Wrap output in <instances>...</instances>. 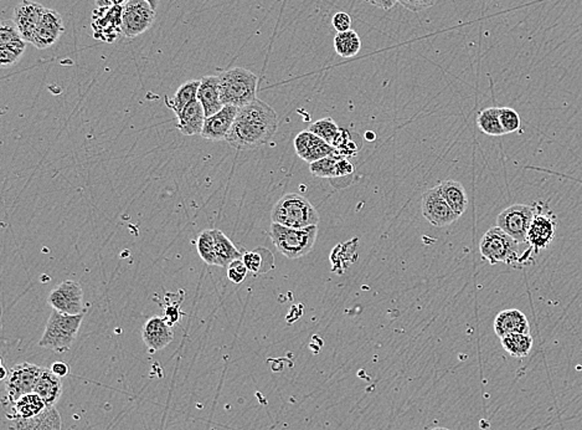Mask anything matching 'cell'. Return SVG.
<instances>
[{
  "instance_id": "6da1fadb",
  "label": "cell",
  "mask_w": 582,
  "mask_h": 430,
  "mask_svg": "<svg viewBox=\"0 0 582 430\" xmlns=\"http://www.w3.org/2000/svg\"><path fill=\"white\" fill-rule=\"evenodd\" d=\"M278 128V116L270 105L259 98L238 109L225 141L236 149H254L266 145Z\"/></svg>"
},
{
  "instance_id": "ac0fdd59",
  "label": "cell",
  "mask_w": 582,
  "mask_h": 430,
  "mask_svg": "<svg viewBox=\"0 0 582 430\" xmlns=\"http://www.w3.org/2000/svg\"><path fill=\"white\" fill-rule=\"evenodd\" d=\"M142 338L147 347L153 352L162 351L174 340L170 325L164 318L154 316L146 322L142 330Z\"/></svg>"
},
{
  "instance_id": "4fadbf2b",
  "label": "cell",
  "mask_w": 582,
  "mask_h": 430,
  "mask_svg": "<svg viewBox=\"0 0 582 430\" xmlns=\"http://www.w3.org/2000/svg\"><path fill=\"white\" fill-rule=\"evenodd\" d=\"M65 32L62 17L54 9H45L43 18L32 39V44L36 49H48L59 40Z\"/></svg>"
},
{
  "instance_id": "8d00e7d4",
  "label": "cell",
  "mask_w": 582,
  "mask_h": 430,
  "mask_svg": "<svg viewBox=\"0 0 582 430\" xmlns=\"http://www.w3.org/2000/svg\"><path fill=\"white\" fill-rule=\"evenodd\" d=\"M24 38L18 29L17 24L11 20H3L0 24V45H8L11 43L22 41Z\"/></svg>"
},
{
  "instance_id": "83f0119b",
  "label": "cell",
  "mask_w": 582,
  "mask_h": 430,
  "mask_svg": "<svg viewBox=\"0 0 582 430\" xmlns=\"http://www.w3.org/2000/svg\"><path fill=\"white\" fill-rule=\"evenodd\" d=\"M503 349L515 358L527 357L533 349V337L530 333H512L501 338Z\"/></svg>"
},
{
  "instance_id": "f1b7e54d",
  "label": "cell",
  "mask_w": 582,
  "mask_h": 430,
  "mask_svg": "<svg viewBox=\"0 0 582 430\" xmlns=\"http://www.w3.org/2000/svg\"><path fill=\"white\" fill-rule=\"evenodd\" d=\"M477 126L487 136H503V130L499 117V107H488L482 109L477 116Z\"/></svg>"
},
{
  "instance_id": "d590c367",
  "label": "cell",
  "mask_w": 582,
  "mask_h": 430,
  "mask_svg": "<svg viewBox=\"0 0 582 430\" xmlns=\"http://www.w3.org/2000/svg\"><path fill=\"white\" fill-rule=\"evenodd\" d=\"M499 117H501V127L506 132V135L520 130L522 121L515 109H510V107H499Z\"/></svg>"
},
{
  "instance_id": "44dd1931",
  "label": "cell",
  "mask_w": 582,
  "mask_h": 430,
  "mask_svg": "<svg viewBox=\"0 0 582 430\" xmlns=\"http://www.w3.org/2000/svg\"><path fill=\"white\" fill-rule=\"evenodd\" d=\"M177 119L179 131L185 136H196L203 132L206 119L205 111L196 98L182 111V114L177 116Z\"/></svg>"
},
{
  "instance_id": "ba28073f",
  "label": "cell",
  "mask_w": 582,
  "mask_h": 430,
  "mask_svg": "<svg viewBox=\"0 0 582 430\" xmlns=\"http://www.w3.org/2000/svg\"><path fill=\"white\" fill-rule=\"evenodd\" d=\"M156 17V11L146 0H128L122 9V33L137 38L153 27Z\"/></svg>"
},
{
  "instance_id": "ee69618b",
  "label": "cell",
  "mask_w": 582,
  "mask_h": 430,
  "mask_svg": "<svg viewBox=\"0 0 582 430\" xmlns=\"http://www.w3.org/2000/svg\"><path fill=\"white\" fill-rule=\"evenodd\" d=\"M95 4L97 8L100 9H102V8H111V6H114V3H112V0H95Z\"/></svg>"
},
{
  "instance_id": "7dc6e473",
  "label": "cell",
  "mask_w": 582,
  "mask_h": 430,
  "mask_svg": "<svg viewBox=\"0 0 582 430\" xmlns=\"http://www.w3.org/2000/svg\"><path fill=\"white\" fill-rule=\"evenodd\" d=\"M431 430H451V429H448V428H442V426H436V428H433V429H431Z\"/></svg>"
},
{
  "instance_id": "bcb514c9",
  "label": "cell",
  "mask_w": 582,
  "mask_h": 430,
  "mask_svg": "<svg viewBox=\"0 0 582 430\" xmlns=\"http://www.w3.org/2000/svg\"><path fill=\"white\" fill-rule=\"evenodd\" d=\"M128 0H112V3H114V6H123L126 3H127Z\"/></svg>"
},
{
  "instance_id": "277c9868",
  "label": "cell",
  "mask_w": 582,
  "mask_h": 430,
  "mask_svg": "<svg viewBox=\"0 0 582 430\" xmlns=\"http://www.w3.org/2000/svg\"><path fill=\"white\" fill-rule=\"evenodd\" d=\"M86 312L80 315H67L55 311L50 315L43 337L39 346L51 349L56 354H64L72 347Z\"/></svg>"
},
{
  "instance_id": "f6af8a7d",
  "label": "cell",
  "mask_w": 582,
  "mask_h": 430,
  "mask_svg": "<svg viewBox=\"0 0 582 430\" xmlns=\"http://www.w3.org/2000/svg\"><path fill=\"white\" fill-rule=\"evenodd\" d=\"M146 1L147 3H149V4H151V8H153L154 11H156V8L159 6V1H161V0H146Z\"/></svg>"
},
{
  "instance_id": "ab89813d",
  "label": "cell",
  "mask_w": 582,
  "mask_h": 430,
  "mask_svg": "<svg viewBox=\"0 0 582 430\" xmlns=\"http://www.w3.org/2000/svg\"><path fill=\"white\" fill-rule=\"evenodd\" d=\"M332 24L334 27L335 30L338 33H343V32H348L351 29V18L349 14H346L344 11H339L337 13L333 19H332Z\"/></svg>"
},
{
  "instance_id": "b9f144b4",
  "label": "cell",
  "mask_w": 582,
  "mask_h": 430,
  "mask_svg": "<svg viewBox=\"0 0 582 430\" xmlns=\"http://www.w3.org/2000/svg\"><path fill=\"white\" fill-rule=\"evenodd\" d=\"M51 370L56 376L62 378V377L67 376L70 368L69 365H66L65 362H55L54 365H51Z\"/></svg>"
},
{
  "instance_id": "603a6c76",
  "label": "cell",
  "mask_w": 582,
  "mask_h": 430,
  "mask_svg": "<svg viewBox=\"0 0 582 430\" xmlns=\"http://www.w3.org/2000/svg\"><path fill=\"white\" fill-rule=\"evenodd\" d=\"M46 404L36 393H29L19 398L15 403L6 407V417L9 419H27L41 413Z\"/></svg>"
},
{
  "instance_id": "9a60e30c",
  "label": "cell",
  "mask_w": 582,
  "mask_h": 430,
  "mask_svg": "<svg viewBox=\"0 0 582 430\" xmlns=\"http://www.w3.org/2000/svg\"><path fill=\"white\" fill-rule=\"evenodd\" d=\"M45 9V6L33 0H22V3L15 6L13 13V22L17 24L19 32L27 43H32L34 33L43 18Z\"/></svg>"
},
{
  "instance_id": "2e32d148",
  "label": "cell",
  "mask_w": 582,
  "mask_h": 430,
  "mask_svg": "<svg viewBox=\"0 0 582 430\" xmlns=\"http://www.w3.org/2000/svg\"><path fill=\"white\" fill-rule=\"evenodd\" d=\"M238 107L225 105L219 112L206 117L200 136L209 141H225L238 116Z\"/></svg>"
},
{
  "instance_id": "f35d334b",
  "label": "cell",
  "mask_w": 582,
  "mask_h": 430,
  "mask_svg": "<svg viewBox=\"0 0 582 430\" xmlns=\"http://www.w3.org/2000/svg\"><path fill=\"white\" fill-rule=\"evenodd\" d=\"M436 1L437 0H398V3H400L401 6L414 13L426 11L428 8L435 6Z\"/></svg>"
},
{
  "instance_id": "7c38bea8",
  "label": "cell",
  "mask_w": 582,
  "mask_h": 430,
  "mask_svg": "<svg viewBox=\"0 0 582 430\" xmlns=\"http://www.w3.org/2000/svg\"><path fill=\"white\" fill-rule=\"evenodd\" d=\"M122 9L123 6L97 8L93 11L92 29L95 39L112 43L122 33Z\"/></svg>"
},
{
  "instance_id": "7bdbcfd3",
  "label": "cell",
  "mask_w": 582,
  "mask_h": 430,
  "mask_svg": "<svg viewBox=\"0 0 582 430\" xmlns=\"http://www.w3.org/2000/svg\"><path fill=\"white\" fill-rule=\"evenodd\" d=\"M367 1L372 3V6L383 9V11L393 9L396 6V3H398V0H367Z\"/></svg>"
},
{
  "instance_id": "cb8c5ba5",
  "label": "cell",
  "mask_w": 582,
  "mask_h": 430,
  "mask_svg": "<svg viewBox=\"0 0 582 430\" xmlns=\"http://www.w3.org/2000/svg\"><path fill=\"white\" fill-rule=\"evenodd\" d=\"M15 430H61L62 422L55 407H46L41 413L27 419L14 420Z\"/></svg>"
},
{
  "instance_id": "7a4b0ae2",
  "label": "cell",
  "mask_w": 582,
  "mask_h": 430,
  "mask_svg": "<svg viewBox=\"0 0 582 430\" xmlns=\"http://www.w3.org/2000/svg\"><path fill=\"white\" fill-rule=\"evenodd\" d=\"M520 244L522 243L513 239L510 235L503 231L499 227H494L489 229L480 240V253L482 257L491 265H496L499 262L510 267H514L517 264L524 265L528 262L530 255H533L534 250L530 248L522 254L519 249Z\"/></svg>"
},
{
  "instance_id": "e575fe53",
  "label": "cell",
  "mask_w": 582,
  "mask_h": 430,
  "mask_svg": "<svg viewBox=\"0 0 582 430\" xmlns=\"http://www.w3.org/2000/svg\"><path fill=\"white\" fill-rule=\"evenodd\" d=\"M264 249H256V250L248 251L243 255V262L248 269V271L252 274H262L269 271L270 267H266L264 262Z\"/></svg>"
},
{
  "instance_id": "836d02e7",
  "label": "cell",
  "mask_w": 582,
  "mask_h": 430,
  "mask_svg": "<svg viewBox=\"0 0 582 430\" xmlns=\"http://www.w3.org/2000/svg\"><path fill=\"white\" fill-rule=\"evenodd\" d=\"M27 49V41H17L8 45H0V65L1 67H9L22 59V55Z\"/></svg>"
},
{
  "instance_id": "3957f363",
  "label": "cell",
  "mask_w": 582,
  "mask_h": 430,
  "mask_svg": "<svg viewBox=\"0 0 582 430\" xmlns=\"http://www.w3.org/2000/svg\"><path fill=\"white\" fill-rule=\"evenodd\" d=\"M222 104L243 107L254 102L257 95L259 77L243 67H232L219 75Z\"/></svg>"
},
{
  "instance_id": "f546056e",
  "label": "cell",
  "mask_w": 582,
  "mask_h": 430,
  "mask_svg": "<svg viewBox=\"0 0 582 430\" xmlns=\"http://www.w3.org/2000/svg\"><path fill=\"white\" fill-rule=\"evenodd\" d=\"M335 53L341 58H353L361 50L360 36L354 30L338 33L334 38Z\"/></svg>"
},
{
  "instance_id": "4316f807",
  "label": "cell",
  "mask_w": 582,
  "mask_h": 430,
  "mask_svg": "<svg viewBox=\"0 0 582 430\" xmlns=\"http://www.w3.org/2000/svg\"><path fill=\"white\" fill-rule=\"evenodd\" d=\"M199 86L200 80H190V81L185 82L177 90L172 100H168V98H165V105L174 111V114L179 116L189 104H191L194 100L198 98L196 96H198Z\"/></svg>"
},
{
  "instance_id": "d4e9b609",
  "label": "cell",
  "mask_w": 582,
  "mask_h": 430,
  "mask_svg": "<svg viewBox=\"0 0 582 430\" xmlns=\"http://www.w3.org/2000/svg\"><path fill=\"white\" fill-rule=\"evenodd\" d=\"M440 187L453 213L457 215V218L462 217L468 208V196L463 184L457 180H446L441 182Z\"/></svg>"
},
{
  "instance_id": "5b68a950",
  "label": "cell",
  "mask_w": 582,
  "mask_h": 430,
  "mask_svg": "<svg viewBox=\"0 0 582 430\" xmlns=\"http://www.w3.org/2000/svg\"><path fill=\"white\" fill-rule=\"evenodd\" d=\"M271 219L272 223L303 229L318 225L319 214L307 198L298 193H288L276 203L271 212Z\"/></svg>"
},
{
  "instance_id": "8992f818",
  "label": "cell",
  "mask_w": 582,
  "mask_h": 430,
  "mask_svg": "<svg viewBox=\"0 0 582 430\" xmlns=\"http://www.w3.org/2000/svg\"><path fill=\"white\" fill-rule=\"evenodd\" d=\"M318 225L308 228H288L280 224L272 223L270 236L277 250L288 259H299L307 255L316 244Z\"/></svg>"
},
{
  "instance_id": "e0dca14e",
  "label": "cell",
  "mask_w": 582,
  "mask_h": 430,
  "mask_svg": "<svg viewBox=\"0 0 582 430\" xmlns=\"http://www.w3.org/2000/svg\"><path fill=\"white\" fill-rule=\"evenodd\" d=\"M556 223L553 215L536 213L528 231V243L535 254L546 249L555 238Z\"/></svg>"
},
{
  "instance_id": "60d3db41",
  "label": "cell",
  "mask_w": 582,
  "mask_h": 430,
  "mask_svg": "<svg viewBox=\"0 0 582 430\" xmlns=\"http://www.w3.org/2000/svg\"><path fill=\"white\" fill-rule=\"evenodd\" d=\"M354 173V166L351 161H348L346 157H340L337 164V172H335V178L338 177H348Z\"/></svg>"
},
{
  "instance_id": "4dcf8cb0",
  "label": "cell",
  "mask_w": 582,
  "mask_h": 430,
  "mask_svg": "<svg viewBox=\"0 0 582 430\" xmlns=\"http://www.w3.org/2000/svg\"><path fill=\"white\" fill-rule=\"evenodd\" d=\"M196 250H198V254H199L203 262L208 264V265H215V267H217L215 239H214V231H212V229L204 230V231H201L198 235Z\"/></svg>"
},
{
  "instance_id": "1f68e13d",
  "label": "cell",
  "mask_w": 582,
  "mask_h": 430,
  "mask_svg": "<svg viewBox=\"0 0 582 430\" xmlns=\"http://www.w3.org/2000/svg\"><path fill=\"white\" fill-rule=\"evenodd\" d=\"M308 131L312 132L316 136H318L319 138H322L323 141L333 146L337 137L339 135L340 128L333 119L325 117V119L316 121L313 125L309 126Z\"/></svg>"
},
{
  "instance_id": "7402d4cb",
  "label": "cell",
  "mask_w": 582,
  "mask_h": 430,
  "mask_svg": "<svg viewBox=\"0 0 582 430\" xmlns=\"http://www.w3.org/2000/svg\"><path fill=\"white\" fill-rule=\"evenodd\" d=\"M34 393L39 394L46 407H55L62 394V382L61 378L53 373L51 368H43L39 376Z\"/></svg>"
},
{
  "instance_id": "30bf717a",
  "label": "cell",
  "mask_w": 582,
  "mask_h": 430,
  "mask_svg": "<svg viewBox=\"0 0 582 430\" xmlns=\"http://www.w3.org/2000/svg\"><path fill=\"white\" fill-rule=\"evenodd\" d=\"M48 302L55 311L67 315H80L86 312L83 290L81 285L74 280H66L59 283L50 293Z\"/></svg>"
},
{
  "instance_id": "74e56055",
  "label": "cell",
  "mask_w": 582,
  "mask_h": 430,
  "mask_svg": "<svg viewBox=\"0 0 582 430\" xmlns=\"http://www.w3.org/2000/svg\"><path fill=\"white\" fill-rule=\"evenodd\" d=\"M248 269L243 262V259H238L231 262L227 267V278L235 285H240L248 276Z\"/></svg>"
},
{
  "instance_id": "5bb4252c",
  "label": "cell",
  "mask_w": 582,
  "mask_h": 430,
  "mask_svg": "<svg viewBox=\"0 0 582 430\" xmlns=\"http://www.w3.org/2000/svg\"><path fill=\"white\" fill-rule=\"evenodd\" d=\"M293 145H295L297 156L309 164L324 159L327 156L338 153L332 145H329L308 130L298 133Z\"/></svg>"
},
{
  "instance_id": "9c48e42d",
  "label": "cell",
  "mask_w": 582,
  "mask_h": 430,
  "mask_svg": "<svg viewBox=\"0 0 582 430\" xmlns=\"http://www.w3.org/2000/svg\"><path fill=\"white\" fill-rule=\"evenodd\" d=\"M535 208L527 204H514L499 213L496 227L519 243H527L528 231L535 217Z\"/></svg>"
},
{
  "instance_id": "484cf974",
  "label": "cell",
  "mask_w": 582,
  "mask_h": 430,
  "mask_svg": "<svg viewBox=\"0 0 582 430\" xmlns=\"http://www.w3.org/2000/svg\"><path fill=\"white\" fill-rule=\"evenodd\" d=\"M214 239H215L216 257L217 267H227L231 262L238 259H243L241 253L234 246L231 240L222 233L219 229H212Z\"/></svg>"
},
{
  "instance_id": "d6986e66",
  "label": "cell",
  "mask_w": 582,
  "mask_h": 430,
  "mask_svg": "<svg viewBox=\"0 0 582 430\" xmlns=\"http://www.w3.org/2000/svg\"><path fill=\"white\" fill-rule=\"evenodd\" d=\"M494 331L499 338L512 333H530V326L527 316L522 311L515 309L501 311L494 320Z\"/></svg>"
},
{
  "instance_id": "52a82bcc",
  "label": "cell",
  "mask_w": 582,
  "mask_h": 430,
  "mask_svg": "<svg viewBox=\"0 0 582 430\" xmlns=\"http://www.w3.org/2000/svg\"><path fill=\"white\" fill-rule=\"evenodd\" d=\"M43 367L34 363H19L8 372L6 378V398L4 408L15 403L19 398L34 392Z\"/></svg>"
},
{
  "instance_id": "d6a6232c",
  "label": "cell",
  "mask_w": 582,
  "mask_h": 430,
  "mask_svg": "<svg viewBox=\"0 0 582 430\" xmlns=\"http://www.w3.org/2000/svg\"><path fill=\"white\" fill-rule=\"evenodd\" d=\"M340 157H343V156H340L339 153L327 156L324 159L309 164V170H311L313 175L319 177V178H335L337 164H338Z\"/></svg>"
},
{
  "instance_id": "ffe728a7",
  "label": "cell",
  "mask_w": 582,
  "mask_h": 430,
  "mask_svg": "<svg viewBox=\"0 0 582 430\" xmlns=\"http://www.w3.org/2000/svg\"><path fill=\"white\" fill-rule=\"evenodd\" d=\"M198 100L205 111L206 117L215 114L224 107L222 95H220V83L219 76L209 75L200 80L199 90H198Z\"/></svg>"
},
{
  "instance_id": "8fae6325",
  "label": "cell",
  "mask_w": 582,
  "mask_h": 430,
  "mask_svg": "<svg viewBox=\"0 0 582 430\" xmlns=\"http://www.w3.org/2000/svg\"><path fill=\"white\" fill-rule=\"evenodd\" d=\"M421 212L427 222L437 228H443L459 219L448 206L440 185L424 193L421 202Z\"/></svg>"
}]
</instances>
